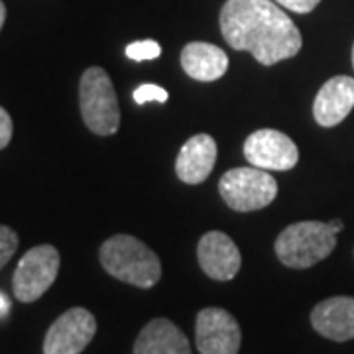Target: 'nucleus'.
Segmentation results:
<instances>
[{"mask_svg": "<svg viewBox=\"0 0 354 354\" xmlns=\"http://www.w3.org/2000/svg\"><path fill=\"white\" fill-rule=\"evenodd\" d=\"M311 325L330 341L354 339V297L339 295L317 304L311 311Z\"/></svg>", "mask_w": 354, "mask_h": 354, "instance_id": "12", "label": "nucleus"}, {"mask_svg": "<svg viewBox=\"0 0 354 354\" xmlns=\"http://www.w3.org/2000/svg\"><path fill=\"white\" fill-rule=\"evenodd\" d=\"M18 250V234L6 225H0V272L2 268L12 260V256Z\"/></svg>", "mask_w": 354, "mask_h": 354, "instance_id": "17", "label": "nucleus"}, {"mask_svg": "<svg viewBox=\"0 0 354 354\" xmlns=\"http://www.w3.org/2000/svg\"><path fill=\"white\" fill-rule=\"evenodd\" d=\"M134 354H191V346L176 323L158 317L140 330Z\"/></svg>", "mask_w": 354, "mask_h": 354, "instance_id": "14", "label": "nucleus"}, {"mask_svg": "<svg viewBox=\"0 0 354 354\" xmlns=\"http://www.w3.org/2000/svg\"><path fill=\"white\" fill-rule=\"evenodd\" d=\"M62 256L55 246L39 244L20 258L12 276V291L18 301L34 304L50 290L59 274Z\"/></svg>", "mask_w": 354, "mask_h": 354, "instance_id": "6", "label": "nucleus"}, {"mask_svg": "<svg viewBox=\"0 0 354 354\" xmlns=\"http://www.w3.org/2000/svg\"><path fill=\"white\" fill-rule=\"evenodd\" d=\"M127 55L132 62H148L162 55V46L153 39H140L132 41L127 48Z\"/></svg>", "mask_w": 354, "mask_h": 354, "instance_id": "16", "label": "nucleus"}, {"mask_svg": "<svg viewBox=\"0 0 354 354\" xmlns=\"http://www.w3.org/2000/svg\"><path fill=\"white\" fill-rule=\"evenodd\" d=\"M12 118H10V114L6 109H2L0 106V150H4L8 144H10V140H12Z\"/></svg>", "mask_w": 354, "mask_h": 354, "instance_id": "20", "label": "nucleus"}, {"mask_svg": "<svg viewBox=\"0 0 354 354\" xmlns=\"http://www.w3.org/2000/svg\"><path fill=\"white\" fill-rule=\"evenodd\" d=\"M79 109L87 128L97 136H113L120 127V106L109 73L88 67L79 81Z\"/></svg>", "mask_w": 354, "mask_h": 354, "instance_id": "4", "label": "nucleus"}, {"mask_svg": "<svg viewBox=\"0 0 354 354\" xmlns=\"http://www.w3.org/2000/svg\"><path fill=\"white\" fill-rule=\"evenodd\" d=\"M99 260L106 274L140 290H150L162 278V262L148 244L130 234H114L102 242Z\"/></svg>", "mask_w": 354, "mask_h": 354, "instance_id": "3", "label": "nucleus"}, {"mask_svg": "<svg viewBox=\"0 0 354 354\" xmlns=\"http://www.w3.org/2000/svg\"><path fill=\"white\" fill-rule=\"evenodd\" d=\"M195 342L201 354H239L242 333L239 321L221 307H205L197 313Z\"/></svg>", "mask_w": 354, "mask_h": 354, "instance_id": "8", "label": "nucleus"}, {"mask_svg": "<svg viewBox=\"0 0 354 354\" xmlns=\"http://www.w3.org/2000/svg\"><path fill=\"white\" fill-rule=\"evenodd\" d=\"M244 156L246 160L266 171H288L299 162V150L295 142L272 128L254 130L244 142Z\"/></svg>", "mask_w": 354, "mask_h": 354, "instance_id": "9", "label": "nucleus"}, {"mask_svg": "<svg viewBox=\"0 0 354 354\" xmlns=\"http://www.w3.org/2000/svg\"><path fill=\"white\" fill-rule=\"evenodd\" d=\"M276 2H278L279 6H283V8L291 10V12L309 14L315 10L321 0H276Z\"/></svg>", "mask_w": 354, "mask_h": 354, "instance_id": "19", "label": "nucleus"}, {"mask_svg": "<svg viewBox=\"0 0 354 354\" xmlns=\"http://www.w3.org/2000/svg\"><path fill=\"white\" fill-rule=\"evenodd\" d=\"M342 221L330 223L301 221L286 227L276 239L274 250L278 260L293 270H307L323 262L337 246V234L342 230Z\"/></svg>", "mask_w": 354, "mask_h": 354, "instance_id": "2", "label": "nucleus"}, {"mask_svg": "<svg viewBox=\"0 0 354 354\" xmlns=\"http://www.w3.org/2000/svg\"><path fill=\"white\" fill-rule=\"evenodd\" d=\"M8 313V301H6V297L0 293V317H4Z\"/></svg>", "mask_w": 354, "mask_h": 354, "instance_id": "21", "label": "nucleus"}, {"mask_svg": "<svg viewBox=\"0 0 354 354\" xmlns=\"http://www.w3.org/2000/svg\"><path fill=\"white\" fill-rule=\"evenodd\" d=\"M167 91L158 85H152V83H144L140 87L134 88L132 93V99L138 102V104H146V102L156 101V102H165L167 101Z\"/></svg>", "mask_w": 354, "mask_h": 354, "instance_id": "18", "label": "nucleus"}, {"mask_svg": "<svg viewBox=\"0 0 354 354\" xmlns=\"http://www.w3.org/2000/svg\"><path fill=\"white\" fill-rule=\"evenodd\" d=\"M181 67L183 71L201 83L216 81L227 73L228 55L215 44L191 41L181 50Z\"/></svg>", "mask_w": 354, "mask_h": 354, "instance_id": "15", "label": "nucleus"}, {"mask_svg": "<svg viewBox=\"0 0 354 354\" xmlns=\"http://www.w3.org/2000/svg\"><path fill=\"white\" fill-rule=\"evenodd\" d=\"M4 22H6V6H4V2L0 0V30H2Z\"/></svg>", "mask_w": 354, "mask_h": 354, "instance_id": "22", "label": "nucleus"}, {"mask_svg": "<svg viewBox=\"0 0 354 354\" xmlns=\"http://www.w3.org/2000/svg\"><path fill=\"white\" fill-rule=\"evenodd\" d=\"M218 22L232 50L252 53L266 67L295 57L304 46L295 22L272 0H227Z\"/></svg>", "mask_w": 354, "mask_h": 354, "instance_id": "1", "label": "nucleus"}, {"mask_svg": "<svg viewBox=\"0 0 354 354\" xmlns=\"http://www.w3.org/2000/svg\"><path fill=\"white\" fill-rule=\"evenodd\" d=\"M197 260L203 272L216 281H230L241 272L242 266L239 246L221 230L203 234L197 244Z\"/></svg>", "mask_w": 354, "mask_h": 354, "instance_id": "10", "label": "nucleus"}, {"mask_svg": "<svg viewBox=\"0 0 354 354\" xmlns=\"http://www.w3.org/2000/svg\"><path fill=\"white\" fill-rule=\"evenodd\" d=\"M354 109V79L346 75H337L329 79L319 88L313 101V116L317 124L323 128H333Z\"/></svg>", "mask_w": 354, "mask_h": 354, "instance_id": "11", "label": "nucleus"}, {"mask_svg": "<svg viewBox=\"0 0 354 354\" xmlns=\"http://www.w3.org/2000/svg\"><path fill=\"white\" fill-rule=\"evenodd\" d=\"M223 201L232 211L250 213L268 207L278 195V181L260 167H234L228 169L218 181Z\"/></svg>", "mask_w": 354, "mask_h": 354, "instance_id": "5", "label": "nucleus"}, {"mask_svg": "<svg viewBox=\"0 0 354 354\" xmlns=\"http://www.w3.org/2000/svg\"><path fill=\"white\" fill-rule=\"evenodd\" d=\"M97 335V319L85 307H71L46 333L44 354H81Z\"/></svg>", "mask_w": 354, "mask_h": 354, "instance_id": "7", "label": "nucleus"}, {"mask_svg": "<svg viewBox=\"0 0 354 354\" xmlns=\"http://www.w3.org/2000/svg\"><path fill=\"white\" fill-rule=\"evenodd\" d=\"M216 162V142L209 134L191 136L177 153L176 174L187 185H199L211 176Z\"/></svg>", "mask_w": 354, "mask_h": 354, "instance_id": "13", "label": "nucleus"}, {"mask_svg": "<svg viewBox=\"0 0 354 354\" xmlns=\"http://www.w3.org/2000/svg\"><path fill=\"white\" fill-rule=\"evenodd\" d=\"M353 67H354V46H353Z\"/></svg>", "mask_w": 354, "mask_h": 354, "instance_id": "23", "label": "nucleus"}]
</instances>
